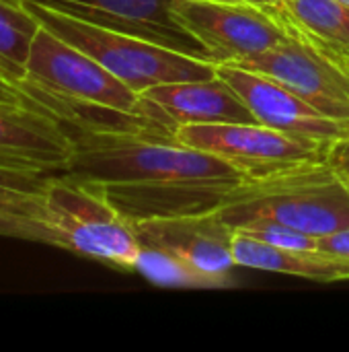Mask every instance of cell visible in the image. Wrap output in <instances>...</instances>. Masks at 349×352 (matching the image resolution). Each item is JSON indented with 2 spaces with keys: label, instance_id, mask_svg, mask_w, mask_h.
<instances>
[{
  "label": "cell",
  "instance_id": "obj_7",
  "mask_svg": "<svg viewBox=\"0 0 349 352\" xmlns=\"http://www.w3.org/2000/svg\"><path fill=\"white\" fill-rule=\"evenodd\" d=\"M177 19L212 52L216 64L261 54L290 35L288 21L269 6L224 0H177Z\"/></svg>",
  "mask_w": 349,
  "mask_h": 352
},
{
  "label": "cell",
  "instance_id": "obj_2",
  "mask_svg": "<svg viewBox=\"0 0 349 352\" xmlns=\"http://www.w3.org/2000/svg\"><path fill=\"white\" fill-rule=\"evenodd\" d=\"M214 212L232 231L265 219L321 239L349 229V186L323 161L249 179Z\"/></svg>",
  "mask_w": 349,
  "mask_h": 352
},
{
  "label": "cell",
  "instance_id": "obj_24",
  "mask_svg": "<svg viewBox=\"0 0 349 352\" xmlns=\"http://www.w3.org/2000/svg\"><path fill=\"white\" fill-rule=\"evenodd\" d=\"M335 60H337V62H339V64H341L346 70H349V58H335Z\"/></svg>",
  "mask_w": 349,
  "mask_h": 352
},
{
  "label": "cell",
  "instance_id": "obj_12",
  "mask_svg": "<svg viewBox=\"0 0 349 352\" xmlns=\"http://www.w3.org/2000/svg\"><path fill=\"white\" fill-rule=\"evenodd\" d=\"M140 243L160 248L197 270L230 283V272L237 268L232 258L234 231L216 214H187L146 219L134 223Z\"/></svg>",
  "mask_w": 349,
  "mask_h": 352
},
{
  "label": "cell",
  "instance_id": "obj_15",
  "mask_svg": "<svg viewBox=\"0 0 349 352\" xmlns=\"http://www.w3.org/2000/svg\"><path fill=\"white\" fill-rule=\"evenodd\" d=\"M39 27L23 0H0V74L16 87L25 78L31 41Z\"/></svg>",
  "mask_w": 349,
  "mask_h": 352
},
{
  "label": "cell",
  "instance_id": "obj_19",
  "mask_svg": "<svg viewBox=\"0 0 349 352\" xmlns=\"http://www.w3.org/2000/svg\"><path fill=\"white\" fill-rule=\"evenodd\" d=\"M0 235L2 237H16V239H27V241H39L51 245V233L43 223L35 221H25L19 217L2 214L0 212Z\"/></svg>",
  "mask_w": 349,
  "mask_h": 352
},
{
  "label": "cell",
  "instance_id": "obj_22",
  "mask_svg": "<svg viewBox=\"0 0 349 352\" xmlns=\"http://www.w3.org/2000/svg\"><path fill=\"white\" fill-rule=\"evenodd\" d=\"M0 101H6V103H31L25 97V93L16 85H12L8 78H4L2 74H0Z\"/></svg>",
  "mask_w": 349,
  "mask_h": 352
},
{
  "label": "cell",
  "instance_id": "obj_21",
  "mask_svg": "<svg viewBox=\"0 0 349 352\" xmlns=\"http://www.w3.org/2000/svg\"><path fill=\"white\" fill-rule=\"evenodd\" d=\"M319 250L341 256V258H349V229H344V231L327 235V237H321Z\"/></svg>",
  "mask_w": 349,
  "mask_h": 352
},
{
  "label": "cell",
  "instance_id": "obj_4",
  "mask_svg": "<svg viewBox=\"0 0 349 352\" xmlns=\"http://www.w3.org/2000/svg\"><path fill=\"white\" fill-rule=\"evenodd\" d=\"M43 221L51 233V245L78 256L134 270L140 239L134 223L107 198L99 184L56 173L43 192Z\"/></svg>",
  "mask_w": 349,
  "mask_h": 352
},
{
  "label": "cell",
  "instance_id": "obj_17",
  "mask_svg": "<svg viewBox=\"0 0 349 352\" xmlns=\"http://www.w3.org/2000/svg\"><path fill=\"white\" fill-rule=\"evenodd\" d=\"M49 177L51 175L45 173H29L0 167V212L45 225L43 192L47 188Z\"/></svg>",
  "mask_w": 349,
  "mask_h": 352
},
{
  "label": "cell",
  "instance_id": "obj_6",
  "mask_svg": "<svg viewBox=\"0 0 349 352\" xmlns=\"http://www.w3.org/2000/svg\"><path fill=\"white\" fill-rule=\"evenodd\" d=\"M286 21L290 35L282 43L232 64L280 82L327 118L349 122V70L290 19Z\"/></svg>",
  "mask_w": 349,
  "mask_h": 352
},
{
  "label": "cell",
  "instance_id": "obj_9",
  "mask_svg": "<svg viewBox=\"0 0 349 352\" xmlns=\"http://www.w3.org/2000/svg\"><path fill=\"white\" fill-rule=\"evenodd\" d=\"M138 113L169 134H175V130L181 126L195 124L257 122L239 93L218 74L202 80H181L150 87L140 93Z\"/></svg>",
  "mask_w": 349,
  "mask_h": 352
},
{
  "label": "cell",
  "instance_id": "obj_18",
  "mask_svg": "<svg viewBox=\"0 0 349 352\" xmlns=\"http://www.w3.org/2000/svg\"><path fill=\"white\" fill-rule=\"evenodd\" d=\"M237 233H243L247 237H253L257 241L276 245V248H288V250H319V237L309 235L304 231H298L294 227H288L284 223L276 221H251L234 229Z\"/></svg>",
  "mask_w": 349,
  "mask_h": 352
},
{
  "label": "cell",
  "instance_id": "obj_25",
  "mask_svg": "<svg viewBox=\"0 0 349 352\" xmlns=\"http://www.w3.org/2000/svg\"><path fill=\"white\" fill-rule=\"evenodd\" d=\"M341 2H346V4H349V0H341Z\"/></svg>",
  "mask_w": 349,
  "mask_h": 352
},
{
  "label": "cell",
  "instance_id": "obj_11",
  "mask_svg": "<svg viewBox=\"0 0 349 352\" xmlns=\"http://www.w3.org/2000/svg\"><path fill=\"white\" fill-rule=\"evenodd\" d=\"M74 155L68 128L35 103L0 101V167L29 173H64Z\"/></svg>",
  "mask_w": 349,
  "mask_h": 352
},
{
  "label": "cell",
  "instance_id": "obj_26",
  "mask_svg": "<svg viewBox=\"0 0 349 352\" xmlns=\"http://www.w3.org/2000/svg\"><path fill=\"white\" fill-rule=\"evenodd\" d=\"M280 2H286V0H280Z\"/></svg>",
  "mask_w": 349,
  "mask_h": 352
},
{
  "label": "cell",
  "instance_id": "obj_5",
  "mask_svg": "<svg viewBox=\"0 0 349 352\" xmlns=\"http://www.w3.org/2000/svg\"><path fill=\"white\" fill-rule=\"evenodd\" d=\"M187 146L212 153L245 171L251 179L323 163L329 144L292 136L263 124H195L175 130Z\"/></svg>",
  "mask_w": 349,
  "mask_h": 352
},
{
  "label": "cell",
  "instance_id": "obj_13",
  "mask_svg": "<svg viewBox=\"0 0 349 352\" xmlns=\"http://www.w3.org/2000/svg\"><path fill=\"white\" fill-rule=\"evenodd\" d=\"M232 258L237 266L278 272L317 283L349 280V258H341L323 250H288L276 248L234 231Z\"/></svg>",
  "mask_w": 349,
  "mask_h": 352
},
{
  "label": "cell",
  "instance_id": "obj_20",
  "mask_svg": "<svg viewBox=\"0 0 349 352\" xmlns=\"http://www.w3.org/2000/svg\"><path fill=\"white\" fill-rule=\"evenodd\" d=\"M325 163L349 186V134L329 144Z\"/></svg>",
  "mask_w": 349,
  "mask_h": 352
},
{
  "label": "cell",
  "instance_id": "obj_23",
  "mask_svg": "<svg viewBox=\"0 0 349 352\" xmlns=\"http://www.w3.org/2000/svg\"><path fill=\"white\" fill-rule=\"evenodd\" d=\"M224 2H241V4H251V6H269V4H276L278 0H224Z\"/></svg>",
  "mask_w": 349,
  "mask_h": 352
},
{
  "label": "cell",
  "instance_id": "obj_1",
  "mask_svg": "<svg viewBox=\"0 0 349 352\" xmlns=\"http://www.w3.org/2000/svg\"><path fill=\"white\" fill-rule=\"evenodd\" d=\"M66 128L74 155L64 173L99 184L132 223L214 212L251 179L228 161L179 142L175 134Z\"/></svg>",
  "mask_w": 349,
  "mask_h": 352
},
{
  "label": "cell",
  "instance_id": "obj_3",
  "mask_svg": "<svg viewBox=\"0 0 349 352\" xmlns=\"http://www.w3.org/2000/svg\"><path fill=\"white\" fill-rule=\"evenodd\" d=\"M23 4L43 27L88 54L136 93L156 85L216 76L214 62L181 54L136 35L86 23L35 0H23Z\"/></svg>",
  "mask_w": 349,
  "mask_h": 352
},
{
  "label": "cell",
  "instance_id": "obj_10",
  "mask_svg": "<svg viewBox=\"0 0 349 352\" xmlns=\"http://www.w3.org/2000/svg\"><path fill=\"white\" fill-rule=\"evenodd\" d=\"M216 74L239 93L255 120L267 128L325 144L349 134V122L323 116L296 93L259 72L234 64H216Z\"/></svg>",
  "mask_w": 349,
  "mask_h": 352
},
{
  "label": "cell",
  "instance_id": "obj_27",
  "mask_svg": "<svg viewBox=\"0 0 349 352\" xmlns=\"http://www.w3.org/2000/svg\"><path fill=\"white\" fill-rule=\"evenodd\" d=\"M278 2H280V0H278Z\"/></svg>",
  "mask_w": 349,
  "mask_h": 352
},
{
  "label": "cell",
  "instance_id": "obj_16",
  "mask_svg": "<svg viewBox=\"0 0 349 352\" xmlns=\"http://www.w3.org/2000/svg\"><path fill=\"white\" fill-rule=\"evenodd\" d=\"M134 272L142 274L152 285L173 287V289H226L230 285L218 276L197 270L189 262L160 248L146 245V243H140V254Z\"/></svg>",
  "mask_w": 349,
  "mask_h": 352
},
{
  "label": "cell",
  "instance_id": "obj_14",
  "mask_svg": "<svg viewBox=\"0 0 349 352\" xmlns=\"http://www.w3.org/2000/svg\"><path fill=\"white\" fill-rule=\"evenodd\" d=\"M278 10L333 58H349V4L341 0H286Z\"/></svg>",
  "mask_w": 349,
  "mask_h": 352
},
{
  "label": "cell",
  "instance_id": "obj_8",
  "mask_svg": "<svg viewBox=\"0 0 349 352\" xmlns=\"http://www.w3.org/2000/svg\"><path fill=\"white\" fill-rule=\"evenodd\" d=\"M86 23L136 35L181 54L214 62L212 52L177 19V0H35ZM216 64V62H214Z\"/></svg>",
  "mask_w": 349,
  "mask_h": 352
}]
</instances>
